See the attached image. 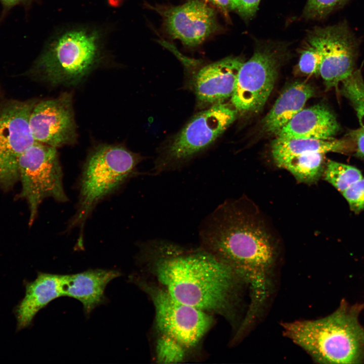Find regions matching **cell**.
I'll use <instances>...</instances> for the list:
<instances>
[{
    "instance_id": "obj_25",
    "label": "cell",
    "mask_w": 364,
    "mask_h": 364,
    "mask_svg": "<svg viewBox=\"0 0 364 364\" xmlns=\"http://www.w3.org/2000/svg\"><path fill=\"white\" fill-rule=\"evenodd\" d=\"M347 0H307L303 11L307 19H321L325 17Z\"/></svg>"
},
{
    "instance_id": "obj_13",
    "label": "cell",
    "mask_w": 364,
    "mask_h": 364,
    "mask_svg": "<svg viewBox=\"0 0 364 364\" xmlns=\"http://www.w3.org/2000/svg\"><path fill=\"white\" fill-rule=\"evenodd\" d=\"M29 125L36 142L55 148L73 143L76 132L71 96L64 94L36 103Z\"/></svg>"
},
{
    "instance_id": "obj_29",
    "label": "cell",
    "mask_w": 364,
    "mask_h": 364,
    "mask_svg": "<svg viewBox=\"0 0 364 364\" xmlns=\"http://www.w3.org/2000/svg\"><path fill=\"white\" fill-rule=\"evenodd\" d=\"M35 0H0L2 11L0 16V23L7 15L10 11L17 6H22L27 8Z\"/></svg>"
},
{
    "instance_id": "obj_28",
    "label": "cell",
    "mask_w": 364,
    "mask_h": 364,
    "mask_svg": "<svg viewBox=\"0 0 364 364\" xmlns=\"http://www.w3.org/2000/svg\"><path fill=\"white\" fill-rule=\"evenodd\" d=\"M260 0H238L237 9L239 14L245 19L250 18L256 13Z\"/></svg>"
},
{
    "instance_id": "obj_4",
    "label": "cell",
    "mask_w": 364,
    "mask_h": 364,
    "mask_svg": "<svg viewBox=\"0 0 364 364\" xmlns=\"http://www.w3.org/2000/svg\"><path fill=\"white\" fill-rule=\"evenodd\" d=\"M104 44L100 28H63L49 38L29 73L53 84L77 83L100 62Z\"/></svg>"
},
{
    "instance_id": "obj_1",
    "label": "cell",
    "mask_w": 364,
    "mask_h": 364,
    "mask_svg": "<svg viewBox=\"0 0 364 364\" xmlns=\"http://www.w3.org/2000/svg\"><path fill=\"white\" fill-rule=\"evenodd\" d=\"M259 218L247 212L242 202L230 201L208 215L199 229L201 247L248 283L251 307L255 309L266 297L268 274L276 255L274 240Z\"/></svg>"
},
{
    "instance_id": "obj_17",
    "label": "cell",
    "mask_w": 364,
    "mask_h": 364,
    "mask_svg": "<svg viewBox=\"0 0 364 364\" xmlns=\"http://www.w3.org/2000/svg\"><path fill=\"white\" fill-rule=\"evenodd\" d=\"M340 129L333 113L325 105H315L298 112L277 137L329 140Z\"/></svg>"
},
{
    "instance_id": "obj_5",
    "label": "cell",
    "mask_w": 364,
    "mask_h": 364,
    "mask_svg": "<svg viewBox=\"0 0 364 364\" xmlns=\"http://www.w3.org/2000/svg\"><path fill=\"white\" fill-rule=\"evenodd\" d=\"M142 157L118 146H103L90 155L79 182L77 210L68 230L80 228L78 245L82 246L85 222L97 204L136 173Z\"/></svg>"
},
{
    "instance_id": "obj_20",
    "label": "cell",
    "mask_w": 364,
    "mask_h": 364,
    "mask_svg": "<svg viewBox=\"0 0 364 364\" xmlns=\"http://www.w3.org/2000/svg\"><path fill=\"white\" fill-rule=\"evenodd\" d=\"M324 154L316 153L291 156L275 163L289 171L299 182L311 184L317 181L324 170Z\"/></svg>"
},
{
    "instance_id": "obj_27",
    "label": "cell",
    "mask_w": 364,
    "mask_h": 364,
    "mask_svg": "<svg viewBox=\"0 0 364 364\" xmlns=\"http://www.w3.org/2000/svg\"><path fill=\"white\" fill-rule=\"evenodd\" d=\"M348 138L357 157L364 158V128L350 130Z\"/></svg>"
},
{
    "instance_id": "obj_22",
    "label": "cell",
    "mask_w": 364,
    "mask_h": 364,
    "mask_svg": "<svg viewBox=\"0 0 364 364\" xmlns=\"http://www.w3.org/2000/svg\"><path fill=\"white\" fill-rule=\"evenodd\" d=\"M341 93L350 102L364 128V80L359 69L342 82Z\"/></svg>"
},
{
    "instance_id": "obj_18",
    "label": "cell",
    "mask_w": 364,
    "mask_h": 364,
    "mask_svg": "<svg viewBox=\"0 0 364 364\" xmlns=\"http://www.w3.org/2000/svg\"><path fill=\"white\" fill-rule=\"evenodd\" d=\"M312 87L302 82L288 86L277 99L262 121L264 132L278 135L281 129L301 110L314 95Z\"/></svg>"
},
{
    "instance_id": "obj_12",
    "label": "cell",
    "mask_w": 364,
    "mask_h": 364,
    "mask_svg": "<svg viewBox=\"0 0 364 364\" xmlns=\"http://www.w3.org/2000/svg\"><path fill=\"white\" fill-rule=\"evenodd\" d=\"M168 34L189 47L199 45L217 31L219 25L215 10L200 0L166 8H157Z\"/></svg>"
},
{
    "instance_id": "obj_10",
    "label": "cell",
    "mask_w": 364,
    "mask_h": 364,
    "mask_svg": "<svg viewBox=\"0 0 364 364\" xmlns=\"http://www.w3.org/2000/svg\"><path fill=\"white\" fill-rule=\"evenodd\" d=\"M146 288L155 307L157 327L162 334L184 347L197 344L210 327L211 316L204 310L178 301L163 288Z\"/></svg>"
},
{
    "instance_id": "obj_11",
    "label": "cell",
    "mask_w": 364,
    "mask_h": 364,
    "mask_svg": "<svg viewBox=\"0 0 364 364\" xmlns=\"http://www.w3.org/2000/svg\"><path fill=\"white\" fill-rule=\"evenodd\" d=\"M309 33L321 54L319 73L326 89L337 87L354 71L355 41L343 24L316 28Z\"/></svg>"
},
{
    "instance_id": "obj_19",
    "label": "cell",
    "mask_w": 364,
    "mask_h": 364,
    "mask_svg": "<svg viewBox=\"0 0 364 364\" xmlns=\"http://www.w3.org/2000/svg\"><path fill=\"white\" fill-rule=\"evenodd\" d=\"M351 145L346 139H287L277 137L272 142L271 154L275 162L291 156L316 153L344 152Z\"/></svg>"
},
{
    "instance_id": "obj_3",
    "label": "cell",
    "mask_w": 364,
    "mask_h": 364,
    "mask_svg": "<svg viewBox=\"0 0 364 364\" xmlns=\"http://www.w3.org/2000/svg\"><path fill=\"white\" fill-rule=\"evenodd\" d=\"M363 308L362 304L352 306L343 300L331 314L285 323L284 332L320 363H363L364 329L358 320Z\"/></svg>"
},
{
    "instance_id": "obj_7",
    "label": "cell",
    "mask_w": 364,
    "mask_h": 364,
    "mask_svg": "<svg viewBox=\"0 0 364 364\" xmlns=\"http://www.w3.org/2000/svg\"><path fill=\"white\" fill-rule=\"evenodd\" d=\"M19 180L22 198L29 209L28 224L33 223L43 200L52 198L68 201L63 185V173L56 148L35 141L20 157Z\"/></svg>"
},
{
    "instance_id": "obj_23",
    "label": "cell",
    "mask_w": 364,
    "mask_h": 364,
    "mask_svg": "<svg viewBox=\"0 0 364 364\" xmlns=\"http://www.w3.org/2000/svg\"><path fill=\"white\" fill-rule=\"evenodd\" d=\"M303 44L298 64L299 70L307 75L318 73L321 56L316 43L310 33H308Z\"/></svg>"
},
{
    "instance_id": "obj_21",
    "label": "cell",
    "mask_w": 364,
    "mask_h": 364,
    "mask_svg": "<svg viewBox=\"0 0 364 364\" xmlns=\"http://www.w3.org/2000/svg\"><path fill=\"white\" fill-rule=\"evenodd\" d=\"M325 179L342 193L351 184L362 178L361 172L356 168L329 160L324 170Z\"/></svg>"
},
{
    "instance_id": "obj_2",
    "label": "cell",
    "mask_w": 364,
    "mask_h": 364,
    "mask_svg": "<svg viewBox=\"0 0 364 364\" xmlns=\"http://www.w3.org/2000/svg\"><path fill=\"white\" fill-rule=\"evenodd\" d=\"M141 256L150 259L157 278L178 301L205 311L228 308L237 278L232 269L201 247L187 249L165 240L141 246Z\"/></svg>"
},
{
    "instance_id": "obj_9",
    "label": "cell",
    "mask_w": 364,
    "mask_h": 364,
    "mask_svg": "<svg viewBox=\"0 0 364 364\" xmlns=\"http://www.w3.org/2000/svg\"><path fill=\"white\" fill-rule=\"evenodd\" d=\"M33 101H0V188L8 190L19 181V161L35 141L29 118Z\"/></svg>"
},
{
    "instance_id": "obj_31",
    "label": "cell",
    "mask_w": 364,
    "mask_h": 364,
    "mask_svg": "<svg viewBox=\"0 0 364 364\" xmlns=\"http://www.w3.org/2000/svg\"><path fill=\"white\" fill-rule=\"evenodd\" d=\"M232 10H236L238 6V0H231Z\"/></svg>"
},
{
    "instance_id": "obj_8",
    "label": "cell",
    "mask_w": 364,
    "mask_h": 364,
    "mask_svg": "<svg viewBox=\"0 0 364 364\" xmlns=\"http://www.w3.org/2000/svg\"><path fill=\"white\" fill-rule=\"evenodd\" d=\"M284 53L283 44L263 42L244 61L231 97L232 105L238 112L256 113L263 108L274 87Z\"/></svg>"
},
{
    "instance_id": "obj_6",
    "label": "cell",
    "mask_w": 364,
    "mask_h": 364,
    "mask_svg": "<svg viewBox=\"0 0 364 364\" xmlns=\"http://www.w3.org/2000/svg\"><path fill=\"white\" fill-rule=\"evenodd\" d=\"M237 111L223 103L197 114L176 135L156 162L154 174L175 170L213 143L235 121Z\"/></svg>"
},
{
    "instance_id": "obj_30",
    "label": "cell",
    "mask_w": 364,
    "mask_h": 364,
    "mask_svg": "<svg viewBox=\"0 0 364 364\" xmlns=\"http://www.w3.org/2000/svg\"><path fill=\"white\" fill-rule=\"evenodd\" d=\"M219 9L223 14L226 15L231 9V0H205Z\"/></svg>"
},
{
    "instance_id": "obj_24",
    "label": "cell",
    "mask_w": 364,
    "mask_h": 364,
    "mask_svg": "<svg viewBox=\"0 0 364 364\" xmlns=\"http://www.w3.org/2000/svg\"><path fill=\"white\" fill-rule=\"evenodd\" d=\"M185 348L174 339L162 334L157 341V359L162 363L178 362L184 357Z\"/></svg>"
},
{
    "instance_id": "obj_15",
    "label": "cell",
    "mask_w": 364,
    "mask_h": 364,
    "mask_svg": "<svg viewBox=\"0 0 364 364\" xmlns=\"http://www.w3.org/2000/svg\"><path fill=\"white\" fill-rule=\"evenodd\" d=\"M120 275L115 270L94 269L71 275H61L63 296L80 301L86 314L106 301L107 285Z\"/></svg>"
},
{
    "instance_id": "obj_26",
    "label": "cell",
    "mask_w": 364,
    "mask_h": 364,
    "mask_svg": "<svg viewBox=\"0 0 364 364\" xmlns=\"http://www.w3.org/2000/svg\"><path fill=\"white\" fill-rule=\"evenodd\" d=\"M355 213L364 209V178L351 184L342 193Z\"/></svg>"
},
{
    "instance_id": "obj_14",
    "label": "cell",
    "mask_w": 364,
    "mask_h": 364,
    "mask_svg": "<svg viewBox=\"0 0 364 364\" xmlns=\"http://www.w3.org/2000/svg\"><path fill=\"white\" fill-rule=\"evenodd\" d=\"M244 60L228 57L203 67L195 78V91L198 100L204 104L223 103L231 98Z\"/></svg>"
},
{
    "instance_id": "obj_16",
    "label": "cell",
    "mask_w": 364,
    "mask_h": 364,
    "mask_svg": "<svg viewBox=\"0 0 364 364\" xmlns=\"http://www.w3.org/2000/svg\"><path fill=\"white\" fill-rule=\"evenodd\" d=\"M25 288L24 296L15 309L17 332L28 327L39 310L63 296L61 275L39 272L33 281L25 283Z\"/></svg>"
}]
</instances>
